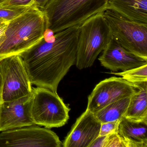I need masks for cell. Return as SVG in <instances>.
Instances as JSON below:
<instances>
[{"instance_id":"obj_1","label":"cell","mask_w":147,"mask_h":147,"mask_svg":"<svg viewBox=\"0 0 147 147\" xmlns=\"http://www.w3.org/2000/svg\"><path fill=\"white\" fill-rule=\"evenodd\" d=\"M80 27L55 33L48 29L38 43L19 55L32 85L57 93L60 82L75 65Z\"/></svg>"},{"instance_id":"obj_2","label":"cell","mask_w":147,"mask_h":147,"mask_svg":"<svg viewBox=\"0 0 147 147\" xmlns=\"http://www.w3.org/2000/svg\"><path fill=\"white\" fill-rule=\"evenodd\" d=\"M48 29L42 9L32 6L7 25L5 39L0 46V60L28 50L44 37Z\"/></svg>"},{"instance_id":"obj_3","label":"cell","mask_w":147,"mask_h":147,"mask_svg":"<svg viewBox=\"0 0 147 147\" xmlns=\"http://www.w3.org/2000/svg\"><path fill=\"white\" fill-rule=\"evenodd\" d=\"M109 0H49L42 9L48 29L54 33L81 26L93 16L107 9Z\"/></svg>"},{"instance_id":"obj_4","label":"cell","mask_w":147,"mask_h":147,"mask_svg":"<svg viewBox=\"0 0 147 147\" xmlns=\"http://www.w3.org/2000/svg\"><path fill=\"white\" fill-rule=\"evenodd\" d=\"M104 12L88 19L80 27L75 63L78 69L92 66L112 38Z\"/></svg>"},{"instance_id":"obj_5","label":"cell","mask_w":147,"mask_h":147,"mask_svg":"<svg viewBox=\"0 0 147 147\" xmlns=\"http://www.w3.org/2000/svg\"><path fill=\"white\" fill-rule=\"evenodd\" d=\"M69 111L57 93L45 88L32 87L30 112L35 125L48 129L61 127L69 119Z\"/></svg>"},{"instance_id":"obj_6","label":"cell","mask_w":147,"mask_h":147,"mask_svg":"<svg viewBox=\"0 0 147 147\" xmlns=\"http://www.w3.org/2000/svg\"><path fill=\"white\" fill-rule=\"evenodd\" d=\"M32 85L20 55L0 60V104L30 96Z\"/></svg>"},{"instance_id":"obj_7","label":"cell","mask_w":147,"mask_h":147,"mask_svg":"<svg viewBox=\"0 0 147 147\" xmlns=\"http://www.w3.org/2000/svg\"><path fill=\"white\" fill-rule=\"evenodd\" d=\"M104 15L112 37L128 51L147 59V26L129 20L109 8Z\"/></svg>"},{"instance_id":"obj_8","label":"cell","mask_w":147,"mask_h":147,"mask_svg":"<svg viewBox=\"0 0 147 147\" xmlns=\"http://www.w3.org/2000/svg\"><path fill=\"white\" fill-rule=\"evenodd\" d=\"M0 147H61L63 143L49 129L33 125L1 131Z\"/></svg>"},{"instance_id":"obj_9","label":"cell","mask_w":147,"mask_h":147,"mask_svg":"<svg viewBox=\"0 0 147 147\" xmlns=\"http://www.w3.org/2000/svg\"><path fill=\"white\" fill-rule=\"evenodd\" d=\"M136 90L122 77H111L96 85L88 97L87 109L93 113L114 101L130 97Z\"/></svg>"},{"instance_id":"obj_10","label":"cell","mask_w":147,"mask_h":147,"mask_svg":"<svg viewBox=\"0 0 147 147\" xmlns=\"http://www.w3.org/2000/svg\"><path fill=\"white\" fill-rule=\"evenodd\" d=\"M101 123L86 109L77 119L63 143V147H89L99 136Z\"/></svg>"},{"instance_id":"obj_11","label":"cell","mask_w":147,"mask_h":147,"mask_svg":"<svg viewBox=\"0 0 147 147\" xmlns=\"http://www.w3.org/2000/svg\"><path fill=\"white\" fill-rule=\"evenodd\" d=\"M98 60L101 66L113 72L125 71L147 64V59L128 51L113 37Z\"/></svg>"},{"instance_id":"obj_12","label":"cell","mask_w":147,"mask_h":147,"mask_svg":"<svg viewBox=\"0 0 147 147\" xmlns=\"http://www.w3.org/2000/svg\"><path fill=\"white\" fill-rule=\"evenodd\" d=\"M30 96L0 104V131L35 125L31 119Z\"/></svg>"},{"instance_id":"obj_13","label":"cell","mask_w":147,"mask_h":147,"mask_svg":"<svg viewBox=\"0 0 147 147\" xmlns=\"http://www.w3.org/2000/svg\"><path fill=\"white\" fill-rule=\"evenodd\" d=\"M147 119H136L123 117L117 134L125 147H147Z\"/></svg>"},{"instance_id":"obj_14","label":"cell","mask_w":147,"mask_h":147,"mask_svg":"<svg viewBox=\"0 0 147 147\" xmlns=\"http://www.w3.org/2000/svg\"><path fill=\"white\" fill-rule=\"evenodd\" d=\"M107 8L129 20L147 26V0H109Z\"/></svg>"},{"instance_id":"obj_15","label":"cell","mask_w":147,"mask_h":147,"mask_svg":"<svg viewBox=\"0 0 147 147\" xmlns=\"http://www.w3.org/2000/svg\"><path fill=\"white\" fill-rule=\"evenodd\" d=\"M132 85L136 90L130 97L124 117L136 119H147V81Z\"/></svg>"},{"instance_id":"obj_16","label":"cell","mask_w":147,"mask_h":147,"mask_svg":"<svg viewBox=\"0 0 147 147\" xmlns=\"http://www.w3.org/2000/svg\"><path fill=\"white\" fill-rule=\"evenodd\" d=\"M130 97L123 98L114 101L94 113L101 123L119 120L124 117L127 111Z\"/></svg>"},{"instance_id":"obj_17","label":"cell","mask_w":147,"mask_h":147,"mask_svg":"<svg viewBox=\"0 0 147 147\" xmlns=\"http://www.w3.org/2000/svg\"><path fill=\"white\" fill-rule=\"evenodd\" d=\"M119 76L132 84L147 81V64L138 67L118 73H113Z\"/></svg>"},{"instance_id":"obj_18","label":"cell","mask_w":147,"mask_h":147,"mask_svg":"<svg viewBox=\"0 0 147 147\" xmlns=\"http://www.w3.org/2000/svg\"><path fill=\"white\" fill-rule=\"evenodd\" d=\"M29 7L0 6V20L9 23L26 11Z\"/></svg>"},{"instance_id":"obj_19","label":"cell","mask_w":147,"mask_h":147,"mask_svg":"<svg viewBox=\"0 0 147 147\" xmlns=\"http://www.w3.org/2000/svg\"><path fill=\"white\" fill-rule=\"evenodd\" d=\"M120 119L101 123L99 136H108L118 133V126Z\"/></svg>"},{"instance_id":"obj_20","label":"cell","mask_w":147,"mask_h":147,"mask_svg":"<svg viewBox=\"0 0 147 147\" xmlns=\"http://www.w3.org/2000/svg\"><path fill=\"white\" fill-rule=\"evenodd\" d=\"M34 0H0V6L8 7H30Z\"/></svg>"},{"instance_id":"obj_21","label":"cell","mask_w":147,"mask_h":147,"mask_svg":"<svg viewBox=\"0 0 147 147\" xmlns=\"http://www.w3.org/2000/svg\"><path fill=\"white\" fill-rule=\"evenodd\" d=\"M105 147H125L123 142L117 133L107 136Z\"/></svg>"},{"instance_id":"obj_22","label":"cell","mask_w":147,"mask_h":147,"mask_svg":"<svg viewBox=\"0 0 147 147\" xmlns=\"http://www.w3.org/2000/svg\"><path fill=\"white\" fill-rule=\"evenodd\" d=\"M107 136H98L91 144L89 147H105Z\"/></svg>"},{"instance_id":"obj_23","label":"cell","mask_w":147,"mask_h":147,"mask_svg":"<svg viewBox=\"0 0 147 147\" xmlns=\"http://www.w3.org/2000/svg\"><path fill=\"white\" fill-rule=\"evenodd\" d=\"M49 0H34L33 5L37 7L43 9Z\"/></svg>"},{"instance_id":"obj_24","label":"cell","mask_w":147,"mask_h":147,"mask_svg":"<svg viewBox=\"0 0 147 147\" xmlns=\"http://www.w3.org/2000/svg\"><path fill=\"white\" fill-rule=\"evenodd\" d=\"M7 25V24L3 26L1 28H0V46L2 44L5 39V32L6 29Z\"/></svg>"},{"instance_id":"obj_25","label":"cell","mask_w":147,"mask_h":147,"mask_svg":"<svg viewBox=\"0 0 147 147\" xmlns=\"http://www.w3.org/2000/svg\"><path fill=\"white\" fill-rule=\"evenodd\" d=\"M8 23H6V22H4V21H2V20H0V28H1L2 26L5 25L7 24Z\"/></svg>"}]
</instances>
